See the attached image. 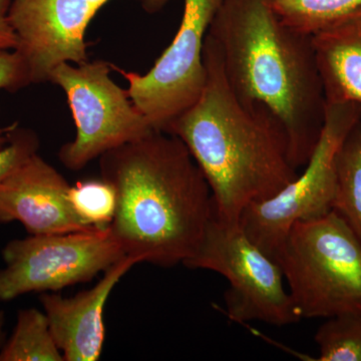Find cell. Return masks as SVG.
Instances as JSON below:
<instances>
[{
  "mask_svg": "<svg viewBox=\"0 0 361 361\" xmlns=\"http://www.w3.org/2000/svg\"><path fill=\"white\" fill-rule=\"evenodd\" d=\"M118 205L110 226L126 255L161 267L184 264L212 218L210 187L179 137L161 130L99 157Z\"/></svg>",
  "mask_w": 361,
  "mask_h": 361,
  "instance_id": "6da1fadb",
  "label": "cell"
},
{
  "mask_svg": "<svg viewBox=\"0 0 361 361\" xmlns=\"http://www.w3.org/2000/svg\"><path fill=\"white\" fill-rule=\"evenodd\" d=\"M208 35L233 92L247 106H264L276 116L292 165L304 167L326 109L312 35L285 25L267 0H223Z\"/></svg>",
  "mask_w": 361,
  "mask_h": 361,
  "instance_id": "7a4b0ae2",
  "label": "cell"
},
{
  "mask_svg": "<svg viewBox=\"0 0 361 361\" xmlns=\"http://www.w3.org/2000/svg\"><path fill=\"white\" fill-rule=\"evenodd\" d=\"M203 59V92L165 133L179 137L200 168L212 193L215 215L239 222L247 207L281 191L298 170L291 164L284 128L264 106L240 101L209 35Z\"/></svg>",
  "mask_w": 361,
  "mask_h": 361,
  "instance_id": "3957f363",
  "label": "cell"
},
{
  "mask_svg": "<svg viewBox=\"0 0 361 361\" xmlns=\"http://www.w3.org/2000/svg\"><path fill=\"white\" fill-rule=\"evenodd\" d=\"M276 262L301 319L361 312V239L336 211L294 223Z\"/></svg>",
  "mask_w": 361,
  "mask_h": 361,
  "instance_id": "277c9868",
  "label": "cell"
},
{
  "mask_svg": "<svg viewBox=\"0 0 361 361\" xmlns=\"http://www.w3.org/2000/svg\"><path fill=\"white\" fill-rule=\"evenodd\" d=\"M183 265L214 271L227 279L226 314L233 322L286 326L301 320L279 264L249 239L239 222L213 213L200 244Z\"/></svg>",
  "mask_w": 361,
  "mask_h": 361,
  "instance_id": "5b68a950",
  "label": "cell"
},
{
  "mask_svg": "<svg viewBox=\"0 0 361 361\" xmlns=\"http://www.w3.org/2000/svg\"><path fill=\"white\" fill-rule=\"evenodd\" d=\"M360 118V104L326 102L322 135L303 172L274 196L251 204L242 213V229L273 260L281 253L294 223L319 217L334 209L337 154Z\"/></svg>",
  "mask_w": 361,
  "mask_h": 361,
  "instance_id": "8992f818",
  "label": "cell"
},
{
  "mask_svg": "<svg viewBox=\"0 0 361 361\" xmlns=\"http://www.w3.org/2000/svg\"><path fill=\"white\" fill-rule=\"evenodd\" d=\"M111 66L103 61L63 63L51 71L49 82L65 92L77 128L75 140L59 152V161L71 171L82 170L106 152L156 130L128 90L111 80Z\"/></svg>",
  "mask_w": 361,
  "mask_h": 361,
  "instance_id": "52a82bcc",
  "label": "cell"
},
{
  "mask_svg": "<svg viewBox=\"0 0 361 361\" xmlns=\"http://www.w3.org/2000/svg\"><path fill=\"white\" fill-rule=\"evenodd\" d=\"M125 256L111 227L13 240L2 250L0 302L89 282Z\"/></svg>",
  "mask_w": 361,
  "mask_h": 361,
  "instance_id": "ba28073f",
  "label": "cell"
},
{
  "mask_svg": "<svg viewBox=\"0 0 361 361\" xmlns=\"http://www.w3.org/2000/svg\"><path fill=\"white\" fill-rule=\"evenodd\" d=\"M223 0H185L179 30L155 66L140 75L116 68L128 94L154 130L166 132L199 99L206 82L204 44Z\"/></svg>",
  "mask_w": 361,
  "mask_h": 361,
  "instance_id": "9c48e42d",
  "label": "cell"
},
{
  "mask_svg": "<svg viewBox=\"0 0 361 361\" xmlns=\"http://www.w3.org/2000/svg\"><path fill=\"white\" fill-rule=\"evenodd\" d=\"M109 0H11L9 21L18 37L32 84L49 82L63 63L87 61L85 35L90 20ZM145 11H161L170 0H142Z\"/></svg>",
  "mask_w": 361,
  "mask_h": 361,
  "instance_id": "30bf717a",
  "label": "cell"
},
{
  "mask_svg": "<svg viewBox=\"0 0 361 361\" xmlns=\"http://www.w3.org/2000/svg\"><path fill=\"white\" fill-rule=\"evenodd\" d=\"M70 188L56 169L35 154L0 186V223L20 222L30 235L92 229L73 212Z\"/></svg>",
  "mask_w": 361,
  "mask_h": 361,
  "instance_id": "8fae6325",
  "label": "cell"
},
{
  "mask_svg": "<svg viewBox=\"0 0 361 361\" xmlns=\"http://www.w3.org/2000/svg\"><path fill=\"white\" fill-rule=\"evenodd\" d=\"M137 263L126 255L104 271L94 287L73 297L54 292L40 294V303L65 361L99 360L106 339L104 307L116 284Z\"/></svg>",
  "mask_w": 361,
  "mask_h": 361,
  "instance_id": "7c38bea8",
  "label": "cell"
},
{
  "mask_svg": "<svg viewBox=\"0 0 361 361\" xmlns=\"http://www.w3.org/2000/svg\"><path fill=\"white\" fill-rule=\"evenodd\" d=\"M327 103L361 106V6L312 35Z\"/></svg>",
  "mask_w": 361,
  "mask_h": 361,
  "instance_id": "4fadbf2b",
  "label": "cell"
},
{
  "mask_svg": "<svg viewBox=\"0 0 361 361\" xmlns=\"http://www.w3.org/2000/svg\"><path fill=\"white\" fill-rule=\"evenodd\" d=\"M0 361H65L44 311H18L13 334L0 349Z\"/></svg>",
  "mask_w": 361,
  "mask_h": 361,
  "instance_id": "5bb4252c",
  "label": "cell"
},
{
  "mask_svg": "<svg viewBox=\"0 0 361 361\" xmlns=\"http://www.w3.org/2000/svg\"><path fill=\"white\" fill-rule=\"evenodd\" d=\"M361 239V118L346 135L336 158L334 209Z\"/></svg>",
  "mask_w": 361,
  "mask_h": 361,
  "instance_id": "9a60e30c",
  "label": "cell"
},
{
  "mask_svg": "<svg viewBox=\"0 0 361 361\" xmlns=\"http://www.w3.org/2000/svg\"><path fill=\"white\" fill-rule=\"evenodd\" d=\"M267 4L285 25L313 35L361 6V0H267Z\"/></svg>",
  "mask_w": 361,
  "mask_h": 361,
  "instance_id": "2e32d148",
  "label": "cell"
},
{
  "mask_svg": "<svg viewBox=\"0 0 361 361\" xmlns=\"http://www.w3.org/2000/svg\"><path fill=\"white\" fill-rule=\"evenodd\" d=\"M319 361H361V312L326 318L316 331Z\"/></svg>",
  "mask_w": 361,
  "mask_h": 361,
  "instance_id": "e0dca14e",
  "label": "cell"
},
{
  "mask_svg": "<svg viewBox=\"0 0 361 361\" xmlns=\"http://www.w3.org/2000/svg\"><path fill=\"white\" fill-rule=\"evenodd\" d=\"M68 200L78 219L87 227L108 228L115 219L118 205L116 189L103 178L71 186Z\"/></svg>",
  "mask_w": 361,
  "mask_h": 361,
  "instance_id": "ac0fdd59",
  "label": "cell"
},
{
  "mask_svg": "<svg viewBox=\"0 0 361 361\" xmlns=\"http://www.w3.org/2000/svg\"><path fill=\"white\" fill-rule=\"evenodd\" d=\"M39 139L32 130L16 127L9 133V141L0 149V186L14 170L30 157L39 153Z\"/></svg>",
  "mask_w": 361,
  "mask_h": 361,
  "instance_id": "d6986e66",
  "label": "cell"
},
{
  "mask_svg": "<svg viewBox=\"0 0 361 361\" xmlns=\"http://www.w3.org/2000/svg\"><path fill=\"white\" fill-rule=\"evenodd\" d=\"M30 73L23 56L16 49L0 51V90L16 92L30 85ZM18 123L6 128H0V149L9 141V133Z\"/></svg>",
  "mask_w": 361,
  "mask_h": 361,
  "instance_id": "ffe728a7",
  "label": "cell"
},
{
  "mask_svg": "<svg viewBox=\"0 0 361 361\" xmlns=\"http://www.w3.org/2000/svg\"><path fill=\"white\" fill-rule=\"evenodd\" d=\"M11 0H0V51L16 49L18 37L9 21V7Z\"/></svg>",
  "mask_w": 361,
  "mask_h": 361,
  "instance_id": "44dd1931",
  "label": "cell"
},
{
  "mask_svg": "<svg viewBox=\"0 0 361 361\" xmlns=\"http://www.w3.org/2000/svg\"><path fill=\"white\" fill-rule=\"evenodd\" d=\"M4 324H6V314H4V311L0 310V349H1L4 341H6Z\"/></svg>",
  "mask_w": 361,
  "mask_h": 361,
  "instance_id": "7402d4cb",
  "label": "cell"
}]
</instances>
